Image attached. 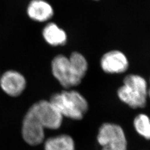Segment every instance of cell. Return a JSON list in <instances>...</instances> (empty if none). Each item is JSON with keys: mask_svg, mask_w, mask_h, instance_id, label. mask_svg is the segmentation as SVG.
Segmentation results:
<instances>
[{"mask_svg": "<svg viewBox=\"0 0 150 150\" xmlns=\"http://www.w3.org/2000/svg\"><path fill=\"white\" fill-rule=\"evenodd\" d=\"M148 97L150 98V88L148 90Z\"/></svg>", "mask_w": 150, "mask_h": 150, "instance_id": "5bb4252c", "label": "cell"}, {"mask_svg": "<svg viewBox=\"0 0 150 150\" xmlns=\"http://www.w3.org/2000/svg\"><path fill=\"white\" fill-rule=\"evenodd\" d=\"M42 33L45 41L52 46H64L67 41V35L64 30L54 22L46 24Z\"/></svg>", "mask_w": 150, "mask_h": 150, "instance_id": "30bf717a", "label": "cell"}, {"mask_svg": "<svg viewBox=\"0 0 150 150\" xmlns=\"http://www.w3.org/2000/svg\"><path fill=\"white\" fill-rule=\"evenodd\" d=\"M26 86V80L25 77L15 70H8L0 76V87L8 96H20Z\"/></svg>", "mask_w": 150, "mask_h": 150, "instance_id": "ba28073f", "label": "cell"}, {"mask_svg": "<svg viewBox=\"0 0 150 150\" xmlns=\"http://www.w3.org/2000/svg\"><path fill=\"white\" fill-rule=\"evenodd\" d=\"M51 70L54 77L66 89L78 86L82 80L77 75L68 57L59 54L51 62Z\"/></svg>", "mask_w": 150, "mask_h": 150, "instance_id": "277c9868", "label": "cell"}, {"mask_svg": "<svg viewBox=\"0 0 150 150\" xmlns=\"http://www.w3.org/2000/svg\"><path fill=\"white\" fill-rule=\"evenodd\" d=\"M134 126L138 134L150 140V117L144 113L138 115L134 117Z\"/></svg>", "mask_w": 150, "mask_h": 150, "instance_id": "4fadbf2b", "label": "cell"}, {"mask_svg": "<svg viewBox=\"0 0 150 150\" xmlns=\"http://www.w3.org/2000/svg\"><path fill=\"white\" fill-rule=\"evenodd\" d=\"M27 14L34 21H48L54 15L52 6L45 0H31L27 7Z\"/></svg>", "mask_w": 150, "mask_h": 150, "instance_id": "9c48e42d", "label": "cell"}, {"mask_svg": "<svg viewBox=\"0 0 150 150\" xmlns=\"http://www.w3.org/2000/svg\"><path fill=\"white\" fill-rule=\"evenodd\" d=\"M123 82L117 90L119 99L134 109L145 107L149 90L145 79L139 75L130 74L125 77Z\"/></svg>", "mask_w": 150, "mask_h": 150, "instance_id": "7a4b0ae2", "label": "cell"}, {"mask_svg": "<svg viewBox=\"0 0 150 150\" xmlns=\"http://www.w3.org/2000/svg\"><path fill=\"white\" fill-rule=\"evenodd\" d=\"M94 1H98V0H94Z\"/></svg>", "mask_w": 150, "mask_h": 150, "instance_id": "9a60e30c", "label": "cell"}, {"mask_svg": "<svg viewBox=\"0 0 150 150\" xmlns=\"http://www.w3.org/2000/svg\"><path fill=\"white\" fill-rule=\"evenodd\" d=\"M100 65L105 73L120 74L128 70L129 62L127 57L122 52L118 50H112L102 56Z\"/></svg>", "mask_w": 150, "mask_h": 150, "instance_id": "52a82bcc", "label": "cell"}, {"mask_svg": "<svg viewBox=\"0 0 150 150\" xmlns=\"http://www.w3.org/2000/svg\"><path fill=\"white\" fill-rule=\"evenodd\" d=\"M30 109L44 129H57L61 127L63 116L50 101H40L33 104Z\"/></svg>", "mask_w": 150, "mask_h": 150, "instance_id": "5b68a950", "label": "cell"}, {"mask_svg": "<svg viewBox=\"0 0 150 150\" xmlns=\"http://www.w3.org/2000/svg\"><path fill=\"white\" fill-rule=\"evenodd\" d=\"M101 150H127V142L123 129L115 123H104L97 136Z\"/></svg>", "mask_w": 150, "mask_h": 150, "instance_id": "3957f363", "label": "cell"}, {"mask_svg": "<svg viewBox=\"0 0 150 150\" xmlns=\"http://www.w3.org/2000/svg\"><path fill=\"white\" fill-rule=\"evenodd\" d=\"M44 128L36 116L29 108L25 115L22 126V136L28 145L41 144L45 139Z\"/></svg>", "mask_w": 150, "mask_h": 150, "instance_id": "8992f818", "label": "cell"}, {"mask_svg": "<svg viewBox=\"0 0 150 150\" xmlns=\"http://www.w3.org/2000/svg\"><path fill=\"white\" fill-rule=\"evenodd\" d=\"M45 150H75V142L69 135L61 134L47 139Z\"/></svg>", "mask_w": 150, "mask_h": 150, "instance_id": "8fae6325", "label": "cell"}, {"mask_svg": "<svg viewBox=\"0 0 150 150\" xmlns=\"http://www.w3.org/2000/svg\"><path fill=\"white\" fill-rule=\"evenodd\" d=\"M63 117L81 120L85 115L88 103L80 93L75 90H64L52 95L50 100Z\"/></svg>", "mask_w": 150, "mask_h": 150, "instance_id": "6da1fadb", "label": "cell"}, {"mask_svg": "<svg viewBox=\"0 0 150 150\" xmlns=\"http://www.w3.org/2000/svg\"><path fill=\"white\" fill-rule=\"evenodd\" d=\"M69 59L75 72L82 80L86 75L88 67L86 58L80 52L75 51L70 54Z\"/></svg>", "mask_w": 150, "mask_h": 150, "instance_id": "7c38bea8", "label": "cell"}]
</instances>
